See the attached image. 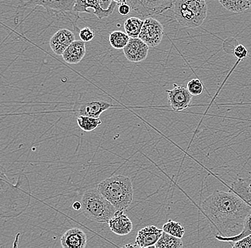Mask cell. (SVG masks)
<instances>
[{"instance_id": "22", "label": "cell", "mask_w": 251, "mask_h": 248, "mask_svg": "<svg viewBox=\"0 0 251 248\" xmlns=\"http://www.w3.org/2000/svg\"><path fill=\"white\" fill-rule=\"evenodd\" d=\"M131 37L122 31H114L109 34V43L115 50H123L126 46Z\"/></svg>"}, {"instance_id": "13", "label": "cell", "mask_w": 251, "mask_h": 248, "mask_svg": "<svg viewBox=\"0 0 251 248\" xmlns=\"http://www.w3.org/2000/svg\"><path fill=\"white\" fill-rule=\"evenodd\" d=\"M108 224L110 230L119 236H125L133 230L132 222L124 210H117Z\"/></svg>"}, {"instance_id": "18", "label": "cell", "mask_w": 251, "mask_h": 248, "mask_svg": "<svg viewBox=\"0 0 251 248\" xmlns=\"http://www.w3.org/2000/svg\"><path fill=\"white\" fill-rule=\"evenodd\" d=\"M221 5L233 13H242L251 7V0H219Z\"/></svg>"}, {"instance_id": "4", "label": "cell", "mask_w": 251, "mask_h": 248, "mask_svg": "<svg viewBox=\"0 0 251 248\" xmlns=\"http://www.w3.org/2000/svg\"><path fill=\"white\" fill-rule=\"evenodd\" d=\"M172 9L180 25L188 28L203 25L208 11L205 0H173Z\"/></svg>"}, {"instance_id": "30", "label": "cell", "mask_w": 251, "mask_h": 248, "mask_svg": "<svg viewBox=\"0 0 251 248\" xmlns=\"http://www.w3.org/2000/svg\"><path fill=\"white\" fill-rule=\"evenodd\" d=\"M72 207H73V208L75 209V210H81V207H82L81 202H78V201H76V202H74Z\"/></svg>"}, {"instance_id": "10", "label": "cell", "mask_w": 251, "mask_h": 248, "mask_svg": "<svg viewBox=\"0 0 251 248\" xmlns=\"http://www.w3.org/2000/svg\"><path fill=\"white\" fill-rule=\"evenodd\" d=\"M149 48L140 38H130L126 46L123 49L124 54L129 62L138 63L143 62L148 56Z\"/></svg>"}, {"instance_id": "17", "label": "cell", "mask_w": 251, "mask_h": 248, "mask_svg": "<svg viewBox=\"0 0 251 248\" xmlns=\"http://www.w3.org/2000/svg\"><path fill=\"white\" fill-rule=\"evenodd\" d=\"M230 190L251 205V180L249 183L244 179L238 178L230 185Z\"/></svg>"}, {"instance_id": "29", "label": "cell", "mask_w": 251, "mask_h": 248, "mask_svg": "<svg viewBox=\"0 0 251 248\" xmlns=\"http://www.w3.org/2000/svg\"><path fill=\"white\" fill-rule=\"evenodd\" d=\"M131 7L129 4H127L126 3L125 4H120L119 5V13L122 16H126L131 12Z\"/></svg>"}, {"instance_id": "8", "label": "cell", "mask_w": 251, "mask_h": 248, "mask_svg": "<svg viewBox=\"0 0 251 248\" xmlns=\"http://www.w3.org/2000/svg\"><path fill=\"white\" fill-rule=\"evenodd\" d=\"M117 5V3L112 0L107 9H103L100 0H76L74 7V11L78 13H91L89 9H93L94 15L97 16L99 20H101L112 15Z\"/></svg>"}, {"instance_id": "32", "label": "cell", "mask_w": 251, "mask_h": 248, "mask_svg": "<svg viewBox=\"0 0 251 248\" xmlns=\"http://www.w3.org/2000/svg\"><path fill=\"white\" fill-rule=\"evenodd\" d=\"M112 1V0H100V2H101V3H107V2H110V1Z\"/></svg>"}, {"instance_id": "5", "label": "cell", "mask_w": 251, "mask_h": 248, "mask_svg": "<svg viewBox=\"0 0 251 248\" xmlns=\"http://www.w3.org/2000/svg\"><path fill=\"white\" fill-rule=\"evenodd\" d=\"M128 4L141 17H149L172 9L173 0H129Z\"/></svg>"}, {"instance_id": "23", "label": "cell", "mask_w": 251, "mask_h": 248, "mask_svg": "<svg viewBox=\"0 0 251 248\" xmlns=\"http://www.w3.org/2000/svg\"><path fill=\"white\" fill-rule=\"evenodd\" d=\"M76 122L78 126L83 131L92 132L101 125L102 121L100 118H96V117L78 115Z\"/></svg>"}, {"instance_id": "14", "label": "cell", "mask_w": 251, "mask_h": 248, "mask_svg": "<svg viewBox=\"0 0 251 248\" xmlns=\"http://www.w3.org/2000/svg\"><path fill=\"white\" fill-rule=\"evenodd\" d=\"M60 242L64 248H84L86 246L87 238L82 230L74 227L62 235Z\"/></svg>"}, {"instance_id": "16", "label": "cell", "mask_w": 251, "mask_h": 248, "mask_svg": "<svg viewBox=\"0 0 251 248\" xmlns=\"http://www.w3.org/2000/svg\"><path fill=\"white\" fill-rule=\"evenodd\" d=\"M86 42L75 40L67 48L62 55L64 62L70 64H76L82 61L86 55Z\"/></svg>"}, {"instance_id": "19", "label": "cell", "mask_w": 251, "mask_h": 248, "mask_svg": "<svg viewBox=\"0 0 251 248\" xmlns=\"http://www.w3.org/2000/svg\"><path fill=\"white\" fill-rule=\"evenodd\" d=\"M144 20L137 18V17H130L126 20L124 28L125 32L131 38H137L142 29Z\"/></svg>"}, {"instance_id": "20", "label": "cell", "mask_w": 251, "mask_h": 248, "mask_svg": "<svg viewBox=\"0 0 251 248\" xmlns=\"http://www.w3.org/2000/svg\"><path fill=\"white\" fill-rule=\"evenodd\" d=\"M183 243L181 238L173 236L170 234L163 232L162 235L154 246L156 248H181Z\"/></svg>"}, {"instance_id": "2", "label": "cell", "mask_w": 251, "mask_h": 248, "mask_svg": "<svg viewBox=\"0 0 251 248\" xmlns=\"http://www.w3.org/2000/svg\"><path fill=\"white\" fill-rule=\"evenodd\" d=\"M102 195L117 210L125 211L133 200L132 182L125 175H115L101 181L97 186Z\"/></svg>"}, {"instance_id": "25", "label": "cell", "mask_w": 251, "mask_h": 248, "mask_svg": "<svg viewBox=\"0 0 251 248\" xmlns=\"http://www.w3.org/2000/svg\"><path fill=\"white\" fill-rule=\"evenodd\" d=\"M186 87L193 96H199V95L203 93V84L200 80L193 79L190 80Z\"/></svg>"}, {"instance_id": "7", "label": "cell", "mask_w": 251, "mask_h": 248, "mask_svg": "<svg viewBox=\"0 0 251 248\" xmlns=\"http://www.w3.org/2000/svg\"><path fill=\"white\" fill-rule=\"evenodd\" d=\"M76 0H28L24 7L26 8L41 6L50 15H64L74 10Z\"/></svg>"}, {"instance_id": "1", "label": "cell", "mask_w": 251, "mask_h": 248, "mask_svg": "<svg viewBox=\"0 0 251 248\" xmlns=\"http://www.w3.org/2000/svg\"><path fill=\"white\" fill-rule=\"evenodd\" d=\"M201 208L218 235L224 237L242 231L245 220L251 213V205L230 190L215 191L202 202Z\"/></svg>"}, {"instance_id": "27", "label": "cell", "mask_w": 251, "mask_h": 248, "mask_svg": "<svg viewBox=\"0 0 251 248\" xmlns=\"http://www.w3.org/2000/svg\"><path fill=\"white\" fill-rule=\"evenodd\" d=\"M230 244L231 247L233 248H251V235Z\"/></svg>"}, {"instance_id": "9", "label": "cell", "mask_w": 251, "mask_h": 248, "mask_svg": "<svg viewBox=\"0 0 251 248\" xmlns=\"http://www.w3.org/2000/svg\"><path fill=\"white\" fill-rule=\"evenodd\" d=\"M168 100L174 111H182L186 109L192 102L193 95L190 93L187 87L174 84L173 89L166 90Z\"/></svg>"}, {"instance_id": "31", "label": "cell", "mask_w": 251, "mask_h": 248, "mask_svg": "<svg viewBox=\"0 0 251 248\" xmlns=\"http://www.w3.org/2000/svg\"><path fill=\"white\" fill-rule=\"evenodd\" d=\"M113 1L117 2L118 5H120V4H125V3H126L127 1H129V0H113Z\"/></svg>"}, {"instance_id": "3", "label": "cell", "mask_w": 251, "mask_h": 248, "mask_svg": "<svg viewBox=\"0 0 251 248\" xmlns=\"http://www.w3.org/2000/svg\"><path fill=\"white\" fill-rule=\"evenodd\" d=\"M81 213L90 220L108 222L117 211L115 207L106 200L98 188L88 190L81 198Z\"/></svg>"}, {"instance_id": "15", "label": "cell", "mask_w": 251, "mask_h": 248, "mask_svg": "<svg viewBox=\"0 0 251 248\" xmlns=\"http://www.w3.org/2000/svg\"><path fill=\"white\" fill-rule=\"evenodd\" d=\"M113 105L103 100H93L85 102L80 104L76 110L78 115L89 116V117L100 118V115L109 109Z\"/></svg>"}, {"instance_id": "11", "label": "cell", "mask_w": 251, "mask_h": 248, "mask_svg": "<svg viewBox=\"0 0 251 248\" xmlns=\"http://www.w3.org/2000/svg\"><path fill=\"white\" fill-rule=\"evenodd\" d=\"M162 229L154 225H149L141 229L136 235L135 247L154 248L163 233Z\"/></svg>"}, {"instance_id": "21", "label": "cell", "mask_w": 251, "mask_h": 248, "mask_svg": "<svg viewBox=\"0 0 251 248\" xmlns=\"http://www.w3.org/2000/svg\"><path fill=\"white\" fill-rule=\"evenodd\" d=\"M251 235V213L245 220L244 225L242 231L238 235L231 237H224L221 235L216 234L215 238L221 242H226V243H233L238 240L242 239L248 235Z\"/></svg>"}, {"instance_id": "26", "label": "cell", "mask_w": 251, "mask_h": 248, "mask_svg": "<svg viewBox=\"0 0 251 248\" xmlns=\"http://www.w3.org/2000/svg\"><path fill=\"white\" fill-rule=\"evenodd\" d=\"M95 37V32L94 29L89 28H84L81 29L79 32L80 40L84 42H90L93 40Z\"/></svg>"}, {"instance_id": "12", "label": "cell", "mask_w": 251, "mask_h": 248, "mask_svg": "<svg viewBox=\"0 0 251 248\" xmlns=\"http://www.w3.org/2000/svg\"><path fill=\"white\" fill-rule=\"evenodd\" d=\"M75 40V35L67 29H59L50 40V46L56 55H62L64 52Z\"/></svg>"}, {"instance_id": "28", "label": "cell", "mask_w": 251, "mask_h": 248, "mask_svg": "<svg viewBox=\"0 0 251 248\" xmlns=\"http://www.w3.org/2000/svg\"><path fill=\"white\" fill-rule=\"evenodd\" d=\"M233 55L239 59H244L248 55V50L243 45H238L235 47Z\"/></svg>"}, {"instance_id": "24", "label": "cell", "mask_w": 251, "mask_h": 248, "mask_svg": "<svg viewBox=\"0 0 251 248\" xmlns=\"http://www.w3.org/2000/svg\"><path fill=\"white\" fill-rule=\"evenodd\" d=\"M163 231L176 238H182L185 234V228L181 223L169 220L162 227Z\"/></svg>"}, {"instance_id": "6", "label": "cell", "mask_w": 251, "mask_h": 248, "mask_svg": "<svg viewBox=\"0 0 251 248\" xmlns=\"http://www.w3.org/2000/svg\"><path fill=\"white\" fill-rule=\"evenodd\" d=\"M164 34L162 24L156 19L149 17L144 20L139 38L144 41L150 48H155L160 45Z\"/></svg>"}]
</instances>
